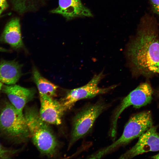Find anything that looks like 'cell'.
<instances>
[{
	"mask_svg": "<svg viewBox=\"0 0 159 159\" xmlns=\"http://www.w3.org/2000/svg\"><path fill=\"white\" fill-rule=\"evenodd\" d=\"M40 100L39 112L41 119L48 124H60L66 111L60 101L47 97H40Z\"/></svg>",
	"mask_w": 159,
	"mask_h": 159,
	"instance_id": "cell-10",
	"label": "cell"
},
{
	"mask_svg": "<svg viewBox=\"0 0 159 159\" xmlns=\"http://www.w3.org/2000/svg\"><path fill=\"white\" fill-rule=\"evenodd\" d=\"M3 83H1V82H0V91H1V89L2 88V86L3 85Z\"/></svg>",
	"mask_w": 159,
	"mask_h": 159,
	"instance_id": "cell-21",
	"label": "cell"
},
{
	"mask_svg": "<svg viewBox=\"0 0 159 159\" xmlns=\"http://www.w3.org/2000/svg\"><path fill=\"white\" fill-rule=\"evenodd\" d=\"M153 10L159 16V0H149Z\"/></svg>",
	"mask_w": 159,
	"mask_h": 159,
	"instance_id": "cell-17",
	"label": "cell"
},
{
	"mask_svg": "<svg viewBox=\"0 0 159 159\" xmlns=\"http://www.w3.org/2000/svg\"><path fill=\"white\" fill-rule=\"evenodd\" d=\"M151 158L155 159H159V153L152 156Z\"/></svg>",
	"mask_w": 159,
	"mask_h": 159,
	"instance_id": "cell-20",
	"label": "cell"
},
{
	"mask_svg": "<svg viewBox=\"0 0 159 159\" xmlns=\"http://www.w3.org/2000/svg\"><path fill=\"white\" fill-rule=\"evenodd\" d=\"M153 93L150 85L144 82L140 84L123 99L113 115L111 129L112 137L115 136L117 120L123 111L130 106L138 108L149 104L152 99Z\"/></svg>",
	"mask_w": 159,
	"mask_h": 159,
	"instance_id": "cell-6",
	"label": "cell"
},
{
	"mask_svg": "<svg viewBox=\"0 0 159 159\" xmlns=\"http://www.w3.org/2000/svg\"><path fill=\"white\" fill-rule=\"evenodd\" d=\"M21 65L15 60L0 61V82L13 85L18 81L21 75Z\"/></svg>",
	"mask_w": 159,
	"mask_h": 159,
	"instance_id": "cell-13",
	"label": "cell"
},
{
	"mask_svg": "<svg viewBox=\"0 0 159 159\" xmlns=\"http://www.w3.org/2000/svg\"><path fill=\"white\" fill-rule=\"evenodd\" d=\"M103 77L102 72L95 74L85 85L69 91L60 101L65 111L70 110L75 104L81 100L93 97L98 95L108 92L115 88L113 85L101 88L98 84Z\"/></svg>",
	"mask_w": 159,
	"mask_h": 159,
	"instance_id": "cell-7",
	"label": "cell"
},
{
	"mask_svg": "<svg viewBox=\"0 0 159 159\" xmlns=\"http://www.w3.org/2000/svg\"><path fill=\"white\" fill-rule=\"evenodd\" d=\"M32 75L40 97L54 98L57 96L58 86L43 77L35 67L33 69Z\"/></svg>",
	"mask_w": 159,
	"mask_h": 159,
	"instance_id": "cell-14",
	"label": "cell"
},
{
	"mask_svg": "<svg viewBox=\"0 0 159 159\" xmlns=\"http://www.w3.org/2000/svg\"><path fill=\"white\" fill-rule=\"evenodd\" d=\"M1 91L7 97L9 101L21 115L26 104L34 97L36 90L33 88H26L19 85H3Z\"/></svg>",
	"mask_w": 159,
	"mask_h": 159,
	"instance_id": "cell-9",
	"label": "cell"
},
{
	"mask_svg": "<svg viewBox=\"0 0 159 159\" xmlns=\"http://www.w3.org/2000/svg\"><path fill=\"white\" fill-rule=\"evenodd\" d=\"M8 6L7 0H0V16Z\"/></svg>",
	"mask_w": 159,
	"mask_h": 159,
	"instance_id": "cell-18",
	"label": "cell"
},
{
	"mask_svg": "<svg viewBox=\"0 0 159 159\" xmlns=\"http://www.w3.org/2000/svg\"><path fill=\"white\" fill-rule=\"evenodd\" d=\"M159 150V134L156 127L152 126L139 137L136 144L122 155L120 159H130L148 152Z\"/></svg>",
	"mask_w": 159,
	"mask_h": 159,
	"instance_id": "cell-8",
	"label": "cell"
},
{
	"mask_svg": "<svg viewBox=\"0 0 159 159\" xmlns=\"http://www.w3.org/2000/svg\"><path fill=\"white\" fill-rule=\"evenodd\" d=\"M153 122L150 111H143L132 116L125 126L121 136L110 145L91 155L93 159L100 158L118 147L139 137L152 126Z\"/></svg>",
	"mask_w": 159,
	"mask_h": 159,
	"instance_id": "cell-4",
	"label": "cell"
},
{
	"mask_svg": "<svg viewBox=\"0 0 159 159\" xmlns=\"http://www.w3.org/2000/svg\"><path fill=\"white\" fill-rule=\"evenodd\" d=\"M0 41L15 49L24 47L19 18H13L6 24L0 37Z\"/></svg>",
	"mask_w": 159,
	"mask_h": 159,
	"instance_id": "cell-12",
	"label": "cell"
},
{
	"mask_svg": "<svg viewBox=\"0 0 159 159\" xmlns=\"http://www.w3.org/2000/svg\"><path fill=\"white\" fill-rule=\"evenodd\" d=\"M24 110L30 137L33 144L42 154L53 157L56 152L58 143L49 124L41 119L36 107L26 106Z\"/></svg>",
	"mask_w": 159,
	"mask_h": 159,
	"instance_id": "cell-2",
	"label": "cell"
},
{
	"mask_svg": "<svg viewBox=\"0 0 159 159\" xmlns=\"http://www.w3.org/2000/svg\"><path fill=\"white\" fill-rule=\"evenodd\" d=\"M44 0H10L12 5L21 11L34 9Z\"/></svg>",
	"mask_w": 159,
	"mask_h": 159,
	"instance_id": "cell-15",
	"label": "cell"
},
{
	"mask_svg": "<svg viewBox=\"0 0 159 159\" xmlns=\"http://www.w3.org/2000/svg\"><path fill=\"white\" fill-rule=\"evenodd\" d=\"M158 74H159V72H158Z\"/></svg>",
	"mask_w": 159,
	"mask_h": 159,
	"instance_id": "cell-22",
	"label": "cell"
},
{
	"mask_svg": "<svg viewBox=\"0 0 159 159\" xmlns=\"http://www.w3.org/2000/svg\"><path fill=\"white\" fill-rule=\"evenodd\" d=\"M107 107L104 102L99 101L87 105L74 116L68 148L91 130L96 120Z\"/></svg>",
	"mask_w": 159,
	"mask_h": 159,
	"instance_id": "cell-5",
	"label": "cell"
},
{
	"mask_svg": "<svg viewBox=\"0 0 159 159\" xmlns=\"http://www.w3.org/2000/svg\"><path fill=\"white\" fill-rule=\"evenodd\" d=\"M18 151L19 150L6 148L3 146L0 142V159L10 158Z\"/></svg>",
	"mask_w": 159,
	"mask_h": 159,
	"instance_id": "cell-16",
	"label": "cell"
},
{
	"mask_svg": "<svg viewBox=\"0 0 159 159\" xmlns=\"http://www.w3.org/2000/svg\"><path fill=\"white\" fill-rule=\"evenodd\" d=\"M8 50L6 49L2 48L0 47V52H8Z\"/></svg>",
	"mask_w": 159,
	"mask_h": 159,
	"instance_id": "cell-19",
	"label": "cell"
},
{
	"mask_svg": "<svg viewBox=\"0 0 159 159\" xmlns=\"http://www.w3.org/2000/svg\"><path fill=\"white\" fill-rule=\"evenodd\" d=\"M127 55L134 74L149 77L159 71V37L155 21L149 15L141 19L136 34L129 43Z\"/></svg>",
	"mask_w": 159,
	"mask_h": 159,
	"instance_id": "cell-1",
	"label": "cell"
},
{
	"mask_svg": "<svg viewBox=\"0 0 159 159\" xmlns=\"http://www.w3.org/2000/svg\"><path fill=\"white\" fill-rule=\"evenodd\" d=\"M0 135L15 143H22L30 137L24 115H21L9 101L0 107Z\"/></svg>",
	"mask_w": 159,
	"mask_h": 159,
	"instance_id": "cell-3",
	"label": "cell"
},
{
	"mask_svg": "<svg viewBox=\"0 0 159 159\" xmlns=\"http://www.w3.org/2000/svg\"><path fill=\"white\" fill-rule=\"evenodd\" d=\"M53 14H60L69 20L77 17H91L90 11L80 0H59L58 6L51 11Z\"/></svg>",
	"mask_w": 159,
	"mask_h": 159,
	"instance_id": "cell-11",
	"label": "cell"
}]
</instances>
